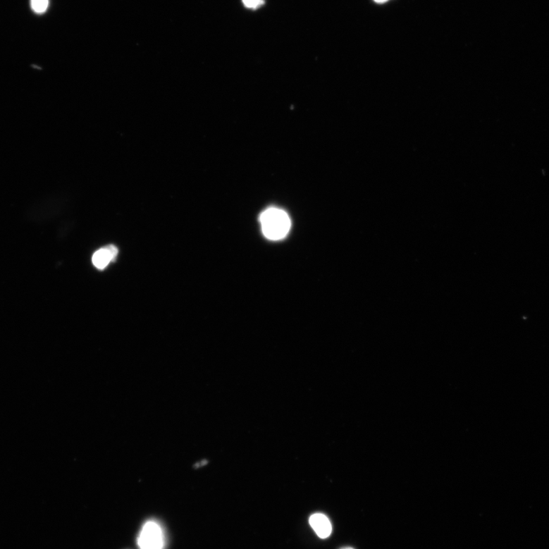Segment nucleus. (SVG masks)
<instances>
[{"label":"nucleus","mask_w":549,"mask_h":549,"mask_svg":"<svg viewBox=\"0 0 549 549\" xmlns=\"http://www.w3.org/2000/svg\"><path fill=\"white\" fill-rule=\"evenodd\" d=\"M259 221L264 236L272 240L283 239L291 228V221L288 214L276 208L264 211Z\"/></svg>","instance_id":"1"},{"label":"nucleus","mask_w":549,"mask_h":549,"mask_svg":"<svg viewBox=\"0 0 549 549\" xmlns=\"http://www.w3.org/2000/svg\"><path fill=\"white\" fill-rule=\"evenodd\" d=\"M139 549H165L166 541L164 527L156 519H149L140 530L137 538Z\"/></svg>","instance_id":"2"},{"label":"nucleus","mask_w":549,"mask_h":549,"mask_svg":"<svg viewBox=\"0 0 549 549\" xmlns=\"http://www.w3.org/2000/svg\"><path fill=\"white\" fill-rule=\"evenodd\" d=\"M118 254V248L111 245L97 250L92 256V262L98 269L104 271L110 263L115 261Z\"/></svg>","instance_id":"3"},{"label":"nucleus","mask_w":549,"mask_h":549,"mask_svg":"<svg viewBox=\"0 0 549 549\" xmlns=\"http://www.w3.org/2000/svg\"><path fill=\"white\" fill-rule=\"evenodd\" d=\"M314 531L321 538H328L332 533V524L329 518L323 514H314L309 519Z\"/></svg>","instance_id":"4"},{"label":"nucleus","mask_w":549,"mask_h":549,"mask_svg":"<svg viewBox=\"0 0 549 549\" xmlns=\"http://www.w3.org/2000/svg\"><path fill=\"white\" fill-rule=\"evenodd\" d=\"M49 0H31V6L37 13H43L47 11Z\"/></svg>","instance_id":"5"},{"label":"nucleus","mask_w":549,"mask_h":549,"mask_svg":"<svg viewBox=\"0 0 549 549\" xmlns=\"http://www.w3.org/2000/svg\"><path fill=\"white\" fill-rule=\"evenodd\" d=\"M243 3L247 8H257L264 4V0H243Z\"/></svg>","instance_id":"6"},{"label":"nucleus","mask_w":549,"mask_h":549,"mask_svg":"<svg viewBox=\"0 0 549 549\" xmlns=\"http://www.w3.org/2000/svg\"><path fill=\"white\" fill-rule=\"evenodd\" d=\"M376 2L383 4L387 1V0H375Z\"/></svg>","instance_id":"7"},{"label":"nucleus","mask_w":549,"mask_h":549,"mask_svg":"<svg viewBox=\"0 0 549 549\" xmlns=\"http://www.w3.org/2000/svg\"><path fill=\"white\" fill-rule=\"evenodd\" d=\"M340 549H355V548H351V547H345V548H342Z\"/></svg>","instance_id":"8"}]
</instances>
